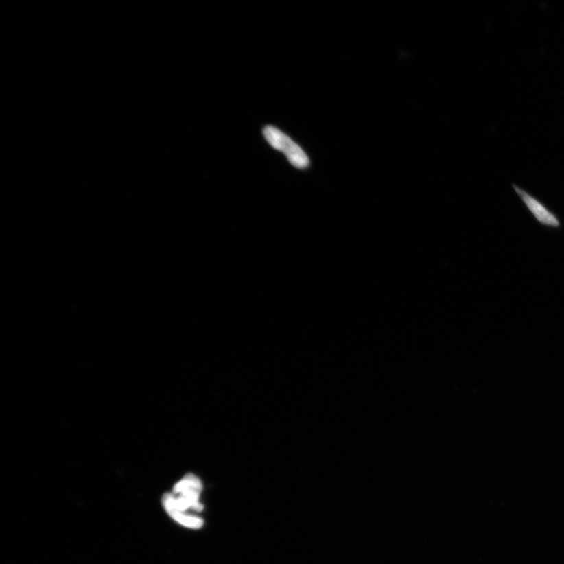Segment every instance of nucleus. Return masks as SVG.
Instances as JSON below:
<instances>
[{
	"label": "nucleus",
	"mask_w": 564,
	"mask_h": 564,
	"mask_svg": "<svg viewBox=\"0 0 564 564\" xmlns=\"http://www.w3.org/2000/svg\"><path fill=\"white\" fill-rule=\"evenodd\" d=\"M202 483L196 475L188 473L174 486L172 492L163 496L164 510L174 521L191 516L193 512H201L200 502Z\"/></svg>",
	"instance_id": "obj_1"
},
{
	"label": "nucleus",
	"mask_w": 564,
	"mask_h": 564,
	"mask_svg": "<svg viewBox=\"0 0 564 564\" xmlns=\"http://www.w3.org/2000/svg\"><path fill=\"white\" fill-rule=\"evenodd\" d=\"M265 139L269 145L285 154L293 167L304 169L309 167V160L303 149L279 129L272 126L265 127L263 132Z\"/></svg>",
	"instance_id": "obj_2"
},
{
	"label": "nucleus",
	"mask_w": 564,
	"mask_h": 564,
	"mask_svg": "<svg viewBox=\"0 0 564 564\" xmlns=\"http://www.w3.org/2000/svg\"><path fill=\"white\" fill-rule=\"evenodd\" d=\"M517 196L521 198L522 202L526 206L530 213L539 223L552 228H560L561 226V220L557 215L547 208L545 204L540 202L539 199L530 195L528 192L522 188L513 185Z\"/></svg>",
	"instance_id": "obj_3"
}]
</instances>
